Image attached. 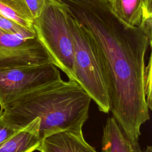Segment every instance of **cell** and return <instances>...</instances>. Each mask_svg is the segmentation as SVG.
<instances>
[{
	"mask_svg": "<svg viewBox=\"0 0 152 152\" xmlns=\"http://www.w3.org/2000/svg\"><path fill=\"white\" fill-rule=\"evenodd\" d=\"M40 119L36 118L0 144V152H33L37 150L41 139Z\"/></svg>",
	"mask_w": 152,
	"mask_h": 152,
	"instance_id": "obj_8",
	"label": "cell"
},
{
	"mask_svg": "<svg viewBox=\"0 0 152 152\" xmlns=\"http://www.w3.org/2000/svg\"><path fill=\"white\" fill-rule=\"evenodd\" d=\"M20 129H18L11 124L0 110V144L8 139Z\"/></svg>",
	"mask_w": 152,
	"mask_h": 152,
	"instance_id": "obj_12",
	"label": "cell"
},
{
	"mask_svg": "<svg viewBox=\"0 0 152 152\" xmlns=\"http://www.w3.org/2000/svg\"><path fill=\"white\" fill-rule=\"evenodd\" d=\"M52 62L36 34L26 37L0 30V68Z\"/></svg>",
	"mask_w": 152,
	"mask_h": 152,
	"instance_id": "obj_5",
	"label": "cell"
},
{
	"mask_svg": "<svg viewBox=\"0 0 152 152\" xmlns=\"http://www.w3.org/2000/svg\"><path fill=\"white\" fill-rule=\"evenodd\" d=\"M145 9L148 12H152V0H145Z\"/></svg>",
	"mask_w": 152,
	"mask_h": 152,
	"instance_id": "obj_15",
	"label": "cell"
},
{
	"mask_svg": "<svg viewBox=\"0 0 152 152\" xmlns=\"http://www.w3.org/2000/svg\"><path fill=\"white\" fill-rule=\"evenodd\" d=\"M62 79L53 63L0 68V106L3 109L20 95Z\"/></svg>",
	"mask_w": 152,
	"mask_h": 152,
	"instance_id": "obj_4",
	"label": "cell"
},
{
	"mask_svg": "<svg viewBox=\"0 0 152 152\" xmlns=\"http://www.w3.org/2000/svg\"><path fill=\"white\" fill-rule=\"evenodd\" d=\"M144 152H152V147L150 145H148Z\"/></svg>",
	"mask_w": 152,
	"mask_h": 152,
	"instance_id": "obj_16",
	"label": "cell"
},
{
	"mask_svg": "<svg viewBox=\"0 0 152 152\" xmlns=\"http://www.w3.org/2000/svg\"><path fill=\"white\" fill-rule=\"evenodd\" d=\"M0 30L4 32L26 37L36 35L34 30L25 28L0 14Z\"/></svg>",
	"mask_w": 152,
	"mask_h": 152,
	"instance_id": "obj_11",
	"label": "cell"
},
{
	"mask_svg": "<svg viewBox=\"0 0 152 152\" xmlns=\"http://www.w3.org/2000/svg\"><path fill=\"white\" fill-rule=\"evenodd\" d=\"M144 87L145 98L149 109H151V56L149 58L148 63L145 66L144 73Z\"/></svg>",
	"mask_w": 152,
	"mask_h": 152,
	"instance_id": "obj_13",
	"label": "cell"
},
{
	"mask_svg": "<svg viewBox=\"0 0 152 152\" xmlns=\"http://www.w3.org/2000/svg\"><path fill=\"white\" fill-rule=\"evenodd\" d=\"M0 14L25 28L34 30V18L24 0H0Z\"/></svg>",
	"mask_w": 152,
	"mask_h": 152,
	"instance_id": "obj_10",
	"label": "cell"
},
{
	"mask_svg": "<svg viewBox=\"0 0 152 152\" xmlns=\"http://www.w3.org/2000/svg\"><path fill=\"white\" fill-rule=\"evenodd\" d=\"M68 17L63 4L58 0H46L39 15L34 19L33 28L53 64L68 79L75 80L74 46Z\"/></svg>",
	"mask_w": 152,
	"mask_h": 152,
	"instance_id": "obj_2",
	"label": "cell"
},
{
	"mask_svg": "<svg viewBox=\"0 0 152 152\" xmlns=\"http://www.w3.org/2000/svg\"><path fill=\"white\" fill-rule=\"evenodd\" d=\"M102 152H144L138 141H132L114 119L109 117L103 126Z\"/></svg>",
	"mask_w": 152,
	"mask_h": 152,
	"instance_id": "obj_7",
	"label": "cell"
},
{
	"mask_svg": "<svg viewBox=\"0 0 152 152\" xmlns=\"http://www.w3.org/2000/svg\"><path fill=\"white\" fill-rule=\"evenodd\" d=\"M40 152H97L84 139L82 129L64 130L44 137L37 148Z\"/></svg>",
	"mask_w": 152,
	"mask_h": 152,
	"instance_id": "obj_6",
	"label": "cell"
},
{
	"mask_svg": "<svg viewBox=\"0 0 152 152\" xmlns=\"http://www.w3.org/2000/svg\"><path fill=\"white\" fill-rule=\"evenodd\" d=\"M91 101L76 81L61 79L20 95L1 110L18 129L39 118L42 141L59 131L82 129L88 118Z\"/></svg>",
	"mask_w": 152,
	"mask_h": 152,
	"instance_id": "obj_1",
	"label": "cell"
},
{
	"mask_svg": "<svg viewBox=\"0 0 152 152\" xmlns=\"http://www.w3.org/2000/svg\"><path fill=\"white\" fill-rule=\"evenodd\" d=\"M112 12L122 22L140 27L142 19L152 17L145 9V0H107Z\"/></svg>",
	"mask_w": 152,
	"mask_h": 152,
	"instance_id": "obj_9",
	"label": "cell"
},
{
	"mask_svg": "<svg viewBox=\"0 0 152 152\" xmlns=\"http://www.w3.org/2000/svg\"><path fill=\"white\" fill-rule=\"evenodd\" d=\"M24 1L34 19L39 15L46 0H24Z\"/></svg>",
	"mask_w": 152,
	"mask_h": 152,
	"instance_id": "obj_14",
	"label": "cell"
},
{
	"mask_svg": "<svg viewBox=\"0 0 152 152\" xmlns=\"http://www.w3.org/2000/svg\"><path fill=\"white\" fill-rule=\"evenodd\" d=\"M68 21L74 46L75 80L99 110L108 113L110 103L99 49L88 32L69 13Z\"/></svg>",
	"mask_w": 152,
	"mask_h": 152,
	"instance_id": "obj_3",
	"label": "cell"
}]
</instances>
